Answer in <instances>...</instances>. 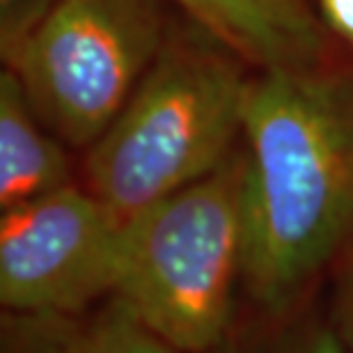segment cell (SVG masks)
Here are the masks:
<instances>
[{
  "mask_svg": "<svg viewBox=\"0 0 353 353\" xmlns=\"http://www.w3.org/2000/svg\"><path fill=\"white\" fill-rule=\"evenodd\" d=\"M209 37L262 69L312 67L321 37L305 5L285 0H174Z\"/></svg>",
  "mask_w": 353,
  "mask_h": 353,
  "instance_id": "6",
  "label": "cell"
},
{
  "mask_svg": "<svg viewBox=\"0 0 353 353\" xmlns=\"http://www.w3.org/2000/svg\"><path fill=\"white\" fill-rule=\"evenodd\" d=\"M124 239L126 223L76 183L3 211V310L76 316L101 296H112Z\"/></svg>",
  "mask_w": 353,
  "mask_h": 353,
  "instance_id": "5",
  "label": "cell"
},
{
  "mask_svg": "<svg viewBox=\"0 0 353 353\" xmlns=\"http://www.w3.org/2000/svg\"><path fill=\"white\" fill-rule=\"evenodd\" d=\"M0 353H81V323L60 314H3Z\"/></svg>",
  "mask_w": 353,
  "mask_h": 353,
  "instance_id": "10",
  "label": "cell"
},
{
  "mask_svg": "<svg viewBox=\"0 0 353 353\" xmlns=\"http://www.w3.org/2000/svg\"><path fill=\"white\" fill-rule=\"evenodd\" d=\"M72 163L62 140L34 112L19 76L0 74V211L69 186Z\"/></svg>",
  "mask_w": 353,
  "mask_h": 353,
  "instance_id": "7",
  "label": "cell"
},
{
  "mask_svg": "<svg viewBox=\"0 0 353 353\" xmlns=\"http://www.w3.org/2000/svg\"><path fill=\"white\" fill-rule=\"evenodd\" d=\"M243 255L245 161L232 154L126 223L112 299L176 351L209 353L234 330Z\"/></svg>",
  "mask_w": 353,
  "mask_h": 353,
  "instance_id": "3",
  "label": "cell"
},
{
  "mask_svg": "<svg viewBox=\"0 0 353 353\" xmlns=\"http://www.w3.org/2000/svg\"><path fill=\"white\" fill-rule=\"evenodd\" d=\"M81 353H181L140 323L117 299L81 323Z\"/></svg>",
  "mask_w": 353,
  "mask_h": 353,
  "instance_id": "9",
  "label": "cell"
},
{
  "mask_svg": "<svg viewBox=\"0 0 353 353\" xmlns=\"http://www.w3.org/2000/svg\"><path fill=\"white\" fill-rule=\"evenodd\" d=\"M55 0H0V53L5 67L17 60L28 37L46 19Z\"/></svg>",
  "mask_w": 353,
  "mask_h": 353,
  "instance_id": "11",
  "label": "cell"
},
{
  "mask_svg": "<svg viewBox=\"0 0 353 353\" xmlns=\"http://www.w3.org/2000/svg\"><path fill=\"white\" fill-rule=\"evenodd\" d=\"M316 3L323 23L353 46V0H316Z\"/></svg>",
  "mask_w": 353,
  "mask_h": 353,
  "instance_id": "13",
  "label": "cell"
},
{
  "mask_svg": "<svg viewBox=\"0 0 353 353\" xmlns=\"http://www.w3.org/2000/svg\"><path fill=\"white\" fill-rule=\"evenodd\" d=\"M234 55L218 39L165 41L115 122L88 147L85 188L122 223L232 157L255 83Z\"/></svg>",
  "mask_w": 353,
  "mask_h": 353,
  "instance_id": "2",
  "label": "cell"
},
{
  "mask_svg": "<svg viewBox=\"0 0 353 353\" xmlns=\"http://www.w3.org/2000/svg\"><path fill=\"white\" fill-rule=\"evenodd\" d=\"M344 252H347V259H344L342 273L337 278L328 319L347 353H353V243Z\"/></svg>",
  "mask_w": 353,
  "mask_h": 353,
  "instance_id": "12",
  "label": "cell"
},
{
  "mask_svg": "<svg viewBox=\"0 0 353 353\" xmlns=\"http://www.w3.org/2000/svg\"><path fill=\"white\" fill-rule=\"evenodd\" d=\"M264 72L243 122V287L266 314H285L353 243V81Z\"/></svg>",
  "mask_w": 353,
  "mask_h": 353,
  "instance_id": "1",
  "label": "cell"
},
{
  "mask_svg": "<svg viewBox=\"0 0 353 353\" xmlns=\"http://www.w3.org/2000/svg\"><path fill=\"white\" fill-rule=\"evenodd\" d=\"M289 312L266 314L273 323L262 330H232L228 340L209 353H347L328 316Z\"/></svg>",
  "mask_w": 353,
  "mask_h": 353,
  "instance_id": "8",
  "label": "cell"
},
{
  "mask_svg": "<svg viewBox=\"0 0 353 353\" xmlns=\"http://www.w3.org/2000/svg\"><path fill=\"white\" fill-rule=\"evenodd\" d=\"M285 3H294V5H303V0H285Z\"/></svg>",
  "mask_w": 353,
  "mask_h": 353,
  "instance_id": "14",
  "label": "cell"
},
{
  "mask_svg": "<svg viewBox=\"0 0 353 353\" xmlns=\"http://www.w3.org/2000/svg\"><path fill=\"white\" fill-rule=\"evenodd\" d=\"M161 48V0H55L10 69L48 131L88 150Z\"/></svg>",
  "mask_w": 353,
  "mask_h": 353,
  "instance_id": "4",
  "label": "cell"
}]
</instances>
